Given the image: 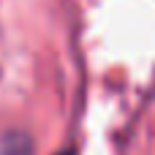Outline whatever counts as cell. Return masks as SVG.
<instances>
[{"label":"cell","mask_w":155,"mask_h":155,"mask_svg":"<svg viewBox=\"0 0 155 155\" xmlns=\"http://www.w3.org/2000/svg\"><path fill=\"white\" fill-rule=\"evenodd\" d=\"M60 155H71V153H60Z\"/></svg>","instance_id":"obj_1"}]
</instances>
